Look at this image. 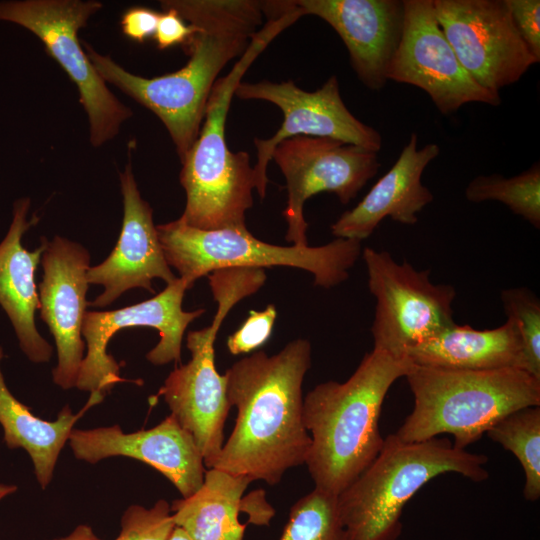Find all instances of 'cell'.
Wrapping results in <instances>:
<instances>
[{
	"instance_id": "13",
	"label": "cell",
	"mask_w": 540,
	"mask_h": 540,
	"mask_svg": "<svg viewBox=\"0 0 540 540\" xmlns=\"http://www.w3.org/2000/svg\"><path fill=\"white\" fill-rule=\"evenodd\" d=\"M272 159L286 181L288 198L282 212L288 225L285 240L295 246L308 245L303 214L307 199L331 192L347 204L380 168L377 152L322 137L285 139L275 147Z\"/></svg>"
},
{
	"instance_id": "5",
	"label": "cell",
	"mask_w": 540,
	"mask_h": 540,
	"mask_svg": "<svg viewBox=\"0 0 540 540\" xmlns=\"http://www.w3.org/2000/svg\"><path fill=\"white\" fill-rule=\"evenodd\" d=\"M412 412L395 435L422 442L450 434L466 450L508 414L540 406V380L518 368L485 371L413 365L405 375Z\"/></svg>"
},
{
	"instance_id": "11",
	"label": "cell",
	"mask_w": 540,
	"mask_h": 540,
	"mask_svg": "<svg viewBox=\"0 0 540 540\" xmlns=\"http://www.w3.org/2000/svg\"><path fill=\"white\" fill-rule=\"evenodd\" d=\"M187 282L177 278L154 297L140 303L110 311H86L82 337L87 353L81 363L75 387L90 392V397L101 402L105 395L120 382V365L108 354L111 338L128 327H152L159 332L160 340L146 354L154 365L181 361V345L187 326L205 313V309L184 311L182 308Z\"/></svg>"
},
{
	"instance_id": "23",
	"label": "cell",
	"mask_w": 540,
	"mask_h": 540,
	"mask_svg": "<svg viewBox=\"0 0 540 540\" xmlns=\"http://www.w3.org/2000/svg\"><path fill=\"white\" fill-rule=\"evenodd\" d=\"M252 482L245 475L209 468L193 495L170 505L175 526L192 540H243L247 523L240 522L239 514L245 513L243 495Z\"/></svg>"
},
{
	"instance_id": "24",
	"label": "cell",
	"mask_w": 540,
	"mask_h": 540,
	"mask_svg": "<svg viewBox=\"0 0 540 540\" xmlns=\"http://www.w3.org/2000/svg\"><path fill=\"white\" fill-rule=\"evenodd\" d=\"M4 357L0 346V425L3 440L10 449L22 448L30 456L36 479L45 489L53 478L61 450L68 441L74 424L91 406L99 402L89 398L85 408L74 414L69 405L64 406L56 420L41 419L20 402L8 389L1 370Z\"/></svg>"
},
{
	"instance_id": "9",
	"label": "cell",
	"mask_w": 540,
	"mask_h": 540,
	"mask_svg": "<svg viewBox=\"0 0 540 540\" xmlns=\"http://www.w3.org/2000/svg\"><path fill=\"white\" fill-rule=\"evenodd\" d=\"M102 6L96 0H0V21L36 35L77 86L94 147L113 139L133 116L108 89L78 40V31Z\"/></svg>"
},
{
	"instance_id": "1",
	"label": "cell",
	"mask_w": 540,
	"mask_h": 540,
	"mask_svg": "<svg viewBox=\"0 0 540 540\" xmlns=\"http://www.w3.org/2000/svg\"><path fill=\"white\" fill-rule=\"evenodd\" d=\"M165 5L195 28L183 45L189 60L179 70L145 78L132 74L98 53L82 46L100 77L151 110L164 124L180 160L196 140L208 97L219 73L241 57L263 25L264 1L165 0Z\"/></svg>"
},
{
	"instance_id": "37",
	"label": "cell",
	"mask_w": 540,
	"mask_h": 540,
	"mask_svg": "<svg viewBox=\"0 0 540 540\" xmlns=\"http://www.w3.org/2000/svg\"><path fill=\"white\" fill-rule=\"evenodd\" d=\"M16 491H17L16 485H8V484L0 483V501L4 499L5 497L13 494Z\"/></svg>"
},
{
	"instance_id": "19",
	"label": "cell",
	"mask_w": 540,
	"mask_h": 540,
	"mask_svg": "<svg viewBox=\"0 0 540 540\" xmlns=\"http://www.w3.org/2000/svg\"><path fill=\"white\" fill-rule=\"evenodd\" d=\"M304 15L328 23L344 42L358 79L381 90L399 46L404 26V0H295Z\"/></svg>"
},
{
	"instance_id": "8",
	"label": "cell",
	"mask_w": 540,
	"mask_h": 540,
	"mask_svg": "<svg viewBox=\"0 0 540 540\" xmlns=\"http://www.w3.org/2000/svg\"><path fill=\"white\" fill-rule=\"evenodd\" d=\"M217 312L210 326L187 334L191 359L176 366L158 395L171 415L194 439L206 468H212L224 444V425L231 409L225 375L215 365L214 343L226 315L243 298L265 283L264 269L224 268L208 275Z\"/></svg>"
},
{
	"instance_id": "22",
	"label": "cell",
	"mask_w": 540,
	"mask_h": 540,
	"mask_svg": "<svg viewBox=\"0 0 540 540\" xmlns=\"http://www.w3.org/2000/svg\"><path fill=\"white\" fill-rule=\"evenodd\" d=\"M406 358L413 365L453 370H523V345L516 321L507 317L494 329L454 323L412 348Z\"/></svg>"
},
{
	"instance_id": "27",
	"label": "cell",
	"mask_w": 540,
	"mask_h": 540,
	"mask_svg": "<svg viewBox=\"0 0 540 540\" xmlns=\"http://www.w3.org/2000/svg\"><path fill=\"white\" fill-rule=\"evenodd\" d=\"M279 540H345L337 496L314 488L296 501Z\"/></svg>"
},
{
	"instance_id": "29",
	"label": "cell",
	"mask_w": 540,
	"mask_h": 540,
	"mask_svg": "<svg viewBox=\"0 0 540 540\" xmlns=\"http://www.w3.org/2000/svg\"><path fill=\"white\" fill-rule=\"evenodd\" d=\"M174 528L166 500H158L151 508L134 504L124 511L120 533L114 540H168Z\"/></svg>"
},
{
	"instance_id": "14",
	"label": "cell",
	"mask_w": 540,
	"mask_h": 540,
	"mask_svg": "<svg viewBox=\"0 0 540 540\" xmlns=\"http://www.w3.org/2000/svg\"><path fill=\"white\" fill-rule=\"evenodd\" d=\"M433 5L461 65L484 89L499 94L537 63L505 0H433Z\"/></svg>"
},
{
	"instance_id": "12",
	"label": "cell",
	"mask_w": 540,
	"mask_h": 540,
	"mask_svg": "<svg viewBox=\"0 0 540 540\" xmlns=\"http://www.w3.org/2000/svg\"><path fill=\"white\" fill-rule=\"evenodd\" d=\"M234 96L241 100L268 101L283 112V122L272 137L254 139L257 149L253 167L255 189L261 199L266 195L267 166L272 153L285 139L295 136L330 138L374 152L382 146L379 132L358 120L344 104L335 75L313 92L300 89L292 81L240 82Z\"/></svg>"
},
{
	"instance_id": "6",
	"label": "cell",
	"mask_w": 540,
	"mask_h": 540,
	"mask_svg": "<svg viewBox=\"0 0 540 540\" xmlns=\"http://www.w3.org/2000/svg\"><path fill=\"white\" fill-rule=\"evenodd\" d=\"M487 461L446 438L404 442L388 435L374 461L337 495L345 540H397L404 506L426 483L450 472L484 481Z\"/></svg>"
},
{
	"instance_id": "17",
	"label": "cell",
	"mask_w": 540,
	"mask_h": 540,
	"mask_svg": "<svg viewBox=\"0 0 540 540\" xmlns=\"http://www.w3.org/2000/svg\"><path fill=\"white\" fill-rule=\"evenodd\" d=\"M68 441L74 456L91 464L114 456L139 460L165 476L182 498L193 495L204 480L203 457L193 437L171 414L150 429L132 433L117 424L73 429Z\"/></svg>"
},
{
	"instance_id": "21",
	"label": "cell",
	"mask_w": 540,
	"mask_h": 540,
	"mask_svg": "<svg viewBox=\"0 0 540 540\" xmlns=\"http://www.w3.org/2000/svg\"><path fill=\"white\" fill-rule=\"evenodd\" d=\"M30 199L19 198L13 205V218L5 238L0 243V305L9 317L19 346L34 363L48 362L52 356L51 345L39 334L35 312L40 309L35 273L46 247L47 238L33 251L22 246L26 231L36 225L39 217L27 219Z\"/></svg>"
},
{
	"instance_id": "30",
	"label": "cell",
	"mask_w": 540,
	"mask_h": 540,
	"mask_svg": "<svg viewBox=\"0 0 540 540\" xmlns=\"http://www.w3.org/2000/svg\"><path fill=\"white\" fill-rule=\"evenodd\" d=\"M277 317L274 305L263 311L251 310L248 318L227 339V348L233 355L249 353L263 346L270 338Z\"/></svg>"
},
{
	"instance_id": "16",
	"label": "cell",
	"mask_w": 540,
	"mask_h": 540,
	"mask_svg": "<svg viewBox=\"0 0 540 540\" xmlns=\"http://www.w3.org/2000/svg\"><path fill=\"white\" fill-rule=\"evenodd\" d=\"M41 264L40 318L54 337L58 359L52 378L67 390L75 387L84 358L82 325L87 311L90 254L81 244L55 236L47 240Z\"/></svg>"
},
{
	"instance_id": "18",
	"label": "cell",
	"mask_w": 540,
	"mask_h": 540,
	"mask_svg": "<svg viewBox=\"0 0 540 540\" xmlns=\"http://www.w3.org/2000/svg\"><path fill=\"white\" fill-rule=\"evenodd\" d=\"M123 221L118 242L110 255L87 271L89 285H102L104 291L91 307H106L126 291L143 288L154 293L152 280L166 284L177 279L168 265L153 222V210L138 190L132 165L120 172Z\"/></svg>"
},
{
	"instance_id": "35",
	"label": "cell",
	"mask_w": 540,
	"mask_h": 540,
	"mask_svg": "<svg viewBox=\"0 0 540 540\" xmlns=\"http://www.w3.org/2000/svg\"><path fill=\"white\" fill-rule=\"evenodd\" d=\"M52 540H101L94 532V530L86 525L81 524L73 529L71 533L66 536L55 538Z\"/></svg>"
},
{
	"instance_id": "3",
	"label": "cell",
	"mask_w": 540,
	"mask_h": 540,
	"mask_svg": "<svg viewBox=\"0 0 540 540\" xmlns=\"http://www.w3.org/2000/svg\"><path fill=\"white\" fill-rule=\"evenodd\" d=\"M412 366L406 358L373 349L346 381H326L306 394L303 422L311 446L305 464L315 488L339 495L378 456L383 402Z\"/></svg>"
},
{
	"instance_id": "2",
	"label": "cell",
	"mask_w": 540,
	"mask_h": 540,
	"mask_svg": "<svg viewBox=\"0 0 540 540\" xmlns=\"http://www.w3.org/2000/svg\"><path fill=\"white\" fill-rule=\"evenodd\" d=\"M311 356V343L296 339L277 354L259 350L226 370L227 397L237 416L212 468L276 485L289 469L305 464L311 437L303 422L302 385Z\"/></svg>"
},
{
	"instance_id": "20",
	"label": "cell",
	"mask_w": 540,
	"mask_h": 540,
	"mask_svg": "<svg viewBox=\"0 0 540 540\" xmlns=\"http://www.w3.org/2000/svg\"><path fill=\"white\" fill-rule=\"evenodd\" d=\"M418 136L410 135L398 159L351 210L344 212L331 231L337 238L362 241L380 222L389 217L401 224L413 225L417 214L433 201L432 192L422 184L421 176L440 153L435 143L418 149Z\"/></svg>"
},
{
	"instance_id": "31",
	"label": "cell",
	"mask_w": 540,
	"mask_h": 540,
	"mask_svg": "<svg viewBox=\"0 0 540 540\" xmlns=\"http://www.w3.org/2000/svg\"><path fill=\"white\" fill-rule=\"evenodd\" d=\"M514 25L536 62L540 61V1L505 0Z\"/></svg>"
},
{
	"instance_id": "10",
	"label": "cell",
	"mask_w": 540,
	"mask_h": 540,
	"mask_svg": "<svg viewBox=\"0 0 540 540\" xmlns=\"http://www.w3.org/2000/svg\"><path fill=\"white\" fill-rule=\"evenodd\" d=\"M362 255L368 288L376 300L373 349L406 358L412 348L455 323L453 286L432 283L430 270L399 264L387 251L366 247Z\"/></svg>"
},
{
	"instance_id": "28",
	"label": "cell",
	"mask_w": 540,
	"mask_h": 540,
	"mask_svg": "<svg viewBox=\"0 0 540 540\" xmlns=\"http://www.w3.org/2000/svg\"><path fill=\"white\" fill-rule=\"evenodd\" d=\"M507 317L513 318L523 345V370L540 380V301L526 287L501 292Z\"/></svg>"
},
{
	"instance_id": "7",
	"label": "cell",
	"mask_w": 540,
	"mask_h": 540,
	"mask_svg": "<svg viewBox=\"0 0 540 540\" xmlns=\"http://www.w3.org/2000/svg\"><path fill=\"white\" fill-rule=\"evenodd\" d=\"M170 267L191 288L196 280L224 268L286 266L313 274L314 285L331 288L349 277L361 241L336 238L322 246H279L259 240L244 227L200 230L180 218L156 226Z\"/></svg>"
},
{
	"instance_id": "25",
	"label": "cell",
	"mask_w": 540,
	"mask_h": 540,
	"mask_svg": "<svg viewBox=\"0 0 540 540\" xmlns=\"http://www.w3.org/2000/svg\"><path fill=\"white\" fill-rule=\"evenodd\" d=\"M486 434L512 452L525 474L526 500L540 497V406L516 410L492 426Z\"/></svg>"
},
{
	"instance_id": "32",
	"label": "cell",
	"mask_w": 540,
	"mask_h": 540,
	"mask_svg": "<svg viewBox=\"0 0 540 540\" xmlns=\"http://www.w3.org/2000/svg\"><path fill=\"white\" fill-rule=\"evenodd\" d=\"M160 3L163 12L160 13L154 35L157 47L163 50L177 44L184 45L194 34V26L186 24L175 9Z\"/></svg>"
},
{
	"instance_id": "36",
	"label": "cell",
	"mask_w": 540,
	"mask_h": 540,
	"mask_svg": "<svg viewBox=\"0 0 540 540\" xmlns=\"http://www.w3.org/2000/svg\"><path fill=\"white\" fill-rule=\"evenodd\" d=\"M168 540H192L181 528L175 526Z\"/></svg>"
},
{
	"instance_id": "15",
	"label": "cell",
	"mask_w": 540,
	"mask_h": 540,
	"mask_svg": "<svg viewBox=\"0 0 540 540\" xmlns=\"http://www.w3.org/2000/svg\"><path fill=\"white\" fill-rule=\"evenodd\" d=\"M403 33L388 70V81L424 90L443 115L477 102L498 106L501 98L467 73L436 18L433 0H404Z\"/></svg>"
},
{
	"instance_id": "33",
	"label": "cell",
	"mask_w": 540,
	"mask_h": 540,
	"mask_svg": "<svg viewBox=\"0 0 540 540\" xmlns=\"http://www.w3.org/2000/svg\"><path fill=\"white\" fill-rule=\"evenodd\" d=\"M160 13L145 7H133L121 18L122 32L130 39L144 42L154 37Z\"/></svg>"
},
{
	"instance_id": "26",
	"label": "cell",
	"mask_w": 540,
	"mask_h": 540,
	"mask_svg": "<svg viewBox=\"0 0 540 540\" xmlns=\"http://www.w3.org/2000/svg\"><path fill=\"white\" fill-rule=\"evenodd\" d=\"M465 196L470 202L499 201L535 228L540 227V167L530 169L511 178L499 174L480 175L466 187Z\"/></svg>"
},
{
	"instance_id": "4",
	"label": "cell",
	"mask_w": 540,
	"mask_h": 540,
	"mask_svg": "<svg viewBox=\"0 0 540 540\" xmlns=\"http://www.w3.org/2000/svg\"><path fill=\"white\" fill-rule=\"evenodd\" d=\"M302 16L292 3L269 7L266 23L247 50L231 71L214 83L199 134L181 160L180 183L186 192V206L180 219L187 225L200 230L246 226L245 213L253 206L254 171L249 153H234L227 146V114L249 66L276 36Z\"/></svg>"
},
{
	"instance_id": "34",
	"label": "cell",
	"mask_w": 540,
	"mask_h": 540,
	"mask_svg": "<svg viewBox=\"0 0 540 540\" xmlns=\"http://www.w3.org/2000/svg\"><path fill=\"white\" fill-rule=\"evenodd\" d=\"M245 500L248 523L268 526L275 515V509L267 502L265 491L261 489L252 491L245 496Z\"/></svg>"
}]
</instances>
